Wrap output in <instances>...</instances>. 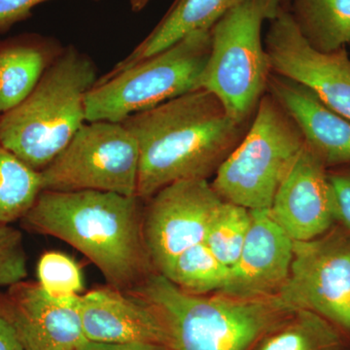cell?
<instances>
[{"instance_id": "cell-13", "label": "cell", "mask_w": 350, "mask_h": 350, "mask_svg": "<svg viewBox=\"0 0 350 350\" xmlns=\"http://www.w3.org/2000/svg\"><path fill=\"white\" fill-rule=\"evenodd\" d=\"M269 213L293 241L319 238L334 227L329 170L306 144L280 184Z\"/></svg>"}, {"instance_id": "cell-14", "label": "cell", "mask_w": 350, "mask_h": 350, "mask_svg": "<svg viewBox=\"0 0 350 350\" xmlns=\"http://www.w3.org/2000/svg\"><path fill=\"white\" fill-rule=\"evenodd\" d=\"M245 243L236 264L230 269L219 294L241 300L269 298L278 293L290 273L294 241L269 211H253Z\"/></svg>"}, {"instance_id": "cell-5", "label": "cell", "mask_w": 350, "mask_h": 350, "mask_svg": "<svg viewBox=\"0 0 350 350\" xmlns=\"http://www.w3.org/2000/svg\"><path fill=\"white\" fill-rule=\"evenodd\" d=\"M306 145L289 113L267 92L245 135L220 165L213 187L225 202L269 211Z\"/></svg>"}, {"instance_id": "cell-3", "label": "cell", "mask_w": 350, "mask_h": 350, "mask_svg": "<svg viewBox=\"0 0 350 350\" xmlns=\"http://www.w3.org/2000/svg\"><path fill=\"white\" fill-rule=\"evenodd\" d=\"M98 78L91 57L64 47L33 91L0 115V144L40 172L86 123L87 94Z\"/></svg>"}, {"instance_id": "cell-18", "label": "cell", "mask_w": 350, "mask_h": 350, "mask_svg": "<svg viewBox=\"0 0 350 350\" xmlns=\"http://www.w3.org/2000/svg\"><path fill=\"white\" fill-rule=\"evenodd\" d=\"M244 0H175L155 29L105 77H110L138 62L162 52L180 39L200 29H211L228 11Z\"/></svg>"}, {"instance_id": "cell-2", "label": "cell", "mask_w": 350, "mask_h": 350, "mask_svg": "<svg viewBox=\"0 0 350 350\" xmlns=\"http://www.w3.org/2000/svg\"><path fill=\"white\" fill-rule=\"evenodd\" d=\"M142 202L103 191L42 190L22 221L27 229L70 244L98 267L110 287L128 292L153 269Z\"/></svg>"}, {"instance_id": "cell-8", "label": "cell", "mask_w": 350, "mask_h": 350, "mask_svg": "<svg viewBox=\"0 0 350 350\" xmlns=\"http://www.w3.org/2000/svg\"><path fill=\"white\" fill-rule=\"evenodd\" d=\"M139 153L123 123L86 122L40 172L42 190L137 196Z\"/></svg>"}, {"instance_id": "cell-22", "label": "cell", "mask_w": 350, "mask_h": 350, "mask_svg": "<svg viewBox=\"0 0 350 350\" xmlns=\"http://www.w3.org/2000/svg\"><path fill=\"white\" fill-rule=\"evenodd\" d=\"M41 191L40 172L0 144V225L22 220Z\"/></svg>"}, {"instance_id": "cell-6", "label": "cell", "mask_w": 350, "mask_h": 350, "mask_svg": "<svg viewBox=\"0 0 350 350\" xmlns=\"http://www.w3.org/2000/svg\"><path fill=\"white\" fill-rule=\"evenodd\" d=\"M278 11L269 0H244L211 27V54L199 88L215 94L241 123H251L268 91L271 69L262 29Z\"/></svg>"}, {"instance_id": "cell-25", "label": "cell", "mask_w": 350, "mask_h": 350, "mask_svg": "<svg viewBox=\"0 0 350 350\" xmlns=\"http://www.w3.org/2000/svg\"><path fill=\"white\" fill-rule=\"evenodd\" d=\"M27 276V254L22 232L0 225V288L24 282Z\"/></svg>"}, {"instance_id": "cell-9", "label": "cell", "mask_w": 350, "mask_h": 350, "mask_svg": "<svg viewBox=\"0 0 350 350\" xmlns=\"http://www.w3.org/2000/svg\"><path fill=\"white\" fill-rule=\"evenodd\" d=\"M292 310L317 313L350 337V232L340 226L294 241L290 273L275 295Z\"/></svg>"}, {"instance_id": "cell-29", "label": "cell", "mask_w": 350, "mask_h": 350, "mask_svg": "<svg viewBox=\"0 0 350 350\" xmlns=\"http://www.w3.org/2000/svg\"><path fill=\"white\" fill-rule=\"evenodd\" d=\"M0 350H25L12 327L0 315Z\"/></svg>"}, {"instance_id": "cell-12", "label": "cell", "mask_w": 350, "mask_h": 350, "mask_svg": "<svg viewBox=\"0 0 350 350\" xmlns=\"http://www.w3.org/2000/svg\"><path fill=\"white\" fill-rule=\"evenodd\" d=\"M78 299L57 300L38 282L24 280L0 293V315L25 350H77L87 340Z\"/></svg>"}, {"instance_id": "cell-4", "label": "cell", "mask_w": 350, "mask_h": 350, "mask_svg": "<svg viewBox=\"0 0 350 350\" xmlns=\"http://www.w3.org/2000/svg\"><path fill=\"white\" fill-rule=\"evenodd\" d=\"M130 292L160 315L170 350H248L262 332L293 310L276 296L241 300L186 293L158 273Z\"/></svg>"}, {"instance_id": "cell-30", "label": "cell", "mask_w": 350, "mask_h": 350, "mask_svg": "<svg viewBox=\"0 0 350 350\" xmlns=\"http://www.w3.org/2000/svg\"><path fill=\"white\" fill-rule=\"evenodd\" d=\"M269 1L271 6L273 7V10L278 11L280 7L283 6V2H284L285 0H269Z\"/></svg>"}, {"instance_id": "cell-28", "label": "cell", "mask_w": 350, "mask_h": 350, "mask_svg": "<svg viewBox=\"0 0 350 350\" xmlns=\"http://www.w3.org/2000/svg\"><path fill=\"white\" fill-rule=\"evenodd\" d=\"M77 350H170L165 345L153 342H100L85 340Z\"/></svg>"}, {"instance_id": "cell-1", "label": "cell", "mask_w": 350, "mask_h": 350, "mask_svg": "<svg viewBox=\"0 0 350 350\" xmlns=\"http://www.w3.org/2000/svg\"><path fill=\"white\" fill-rule=\"evenodd\" d=\"M122 123L137 139V196L142 200L174 182L215 174L251 124L232 118L222 101L202 88Z\"/></svg>"}, {"instance_id": "cell-19", "label": "cell", "mask_w": 350, "mask_h": 350, "mask_svg": "<svg viewBox=\"0 0 350 350\" xmlns=\"http://www.w3.org/2000/svg\"><path fill=\"white\" fill-rule=\"evenodd\" d=\"M248 350H350V337L317 313L293 310L262 332Z\"/></svg>"}, {"instance_id": "cell-23", "label": "cell", "mask_w": 350, "mask_h": 350, "mask_svg": "<svg viewBox=\"0 0 350 350\" xmlns=\"http://www.w3.org/2000/svg\"><path fill=\"white\" fill-rule=\"evenodd\" d=\"M252 214L245 207L224 202L213 216L204 243L219 261L231 269L250 232Z\"/></svg>"}, {"instance_id": "cell-16", "label": "cell", "mask_w": 350, "mask_h": 350, "mask_svg": "<svg viewBox=\"0 0 350 350\" xmlns=\"http://www.w3.org/2000/svg\"><path fill=\"white\" fill-rule=\"evenodd\" d=\"M268 93L294 119L306 144L327 169L350 165V120L325 105L310 89L271 72Z\"/></svg>"}, {"instance_id": "cell-20", "label": "cell", "mask_w": 350, "mask_h": 350, "mask_svg": "<svg viewBox=\"0 0 350 350\" xmlns=\"http://www.w3.org/2000/svg\"><path fill=\"white\" fill-rule=\"evenodd\" d=\"M288 10L315 49L333 52L350 45V0H290Z\"/></svg>"}, {"instance_id": "cell-7", "label": "cell", "mask_w": 350, "mask_h": 350, "mask_svg": "<svg viewBox=\"0 0 350 350\" xmlns=\"http://www.w3.org/2000/svg\"><path fill=\"white\" fill-rule=\"evenodd\" d=\"M211 49V29H200L121 72L98 78L87 94V122L122 123L199 89Z\"/></svg>"}, {"instance_id": "cell-26", "label": "cell", "mask_w": 350, "mask_h": 350, "mask_svg": "<svg viewBox=\"0 0 350 350\" xmlns=\"http://www.w3.org/2000/svg\"><path fill=\"white\" fill-rule=\"evenodd\" d=\"M335 223L350 232V165L329 170Z\"/></svg>"}, {"instance_id": "cell-24", "label": "cell", "mask_w": 350, "mask_h": 350, "mask_svg": "<svg viewBox=\"0 0 350 350\" xmlns=\"http://www.w3.org/2000/svg\"><path fill=\"white\" fill-rule=\"evenodd\" d=\"M38 284L52 298L68 300L80 296L84 287L77 262L62 252L44 253L38 264Z\"/></svg>"}, {"instance_id": "cell-17", "label": "cell", "mask_w": 350, "mask_h": 350, "mask_svg": "<svg viewBox=\"0 0 350 350\" xmlns=\"http://www.w3.org/2000/svg\"><path fill=\"white\" fill-rule=\"evenodd\" d=\"M64 49L56 39L38 33L0 40V115L33 91Z\"/></svg>"}, {"instance_id": "cell-11", "label": "cell", "mask_w": 350, "mask_h": 350, "mask_svg": "<svg viewBox=\"0 0 350 350\" xmlns=\"http://www.w3.org/2000/svg\"><path fill=\"white\" fill-rule=\"evenodd\" d=\"M271 72L304 85L350 120V55L347 48L321 52L310 46L289 10L280 7L269 20L264 39Z\"/></svg>"}, {"instance_id": "cell-10", "label": "cell", "mask_w": 350, "mask_h": 350, "mask_svg": "<svg viewBox=\"0 0 350 350\" xmlns=\"http://www.w3.org/2000/svg\"><path fill=\"white\" fill-rule=\"evenodd\" d=\"M147 200L142 232L156 273L183 251L204 243L213 216L225 202L208 179L174 182Z\"/></svg>"}, {"instance_id": "cell-15", "label": "cell", "mask_w": 350, "mask_h": 350, "mask_svg": "<svg viewBox=\"0 0 350 350\" xmlns=\"http://www.w3.org/2000/svg\"><path fill=\"white\" fill-rule=\"evenodd\" d=\"M78 306L87 340L167 347V331L160 315L150 303L133 292L113 287L93 290L80 295Z\"/></svg>"}, {"instance_id": "cell-27", "label": "cell", "mask_w": 350, "mask_h": 350, "mask_svg": "<svg viewBox=\"0 0 350 350\" xmlns=\"http://www.w3.org/2000/svg\"><path fill=\"white\" fill-rule=\"evenodd\" d=\"M47 1L50 0H0V33L31 18L33 9Z\"/></svg>"}, {"instance_id": "cell-21", "label": "cell", "mask_w": 350, "mask_h": 350, "mask_svg": "<svg viewBox=\"0 0 350 350\" xmlns=\"http://www.w3.org/2000/svg\"><path fill=\"white\" fill-rule=\"evenodd\" d=\"M229 271L206 244L200 243L183 251L158 273L186 293L206 295L220 292Z\"/></svg>"}]
</instances>
